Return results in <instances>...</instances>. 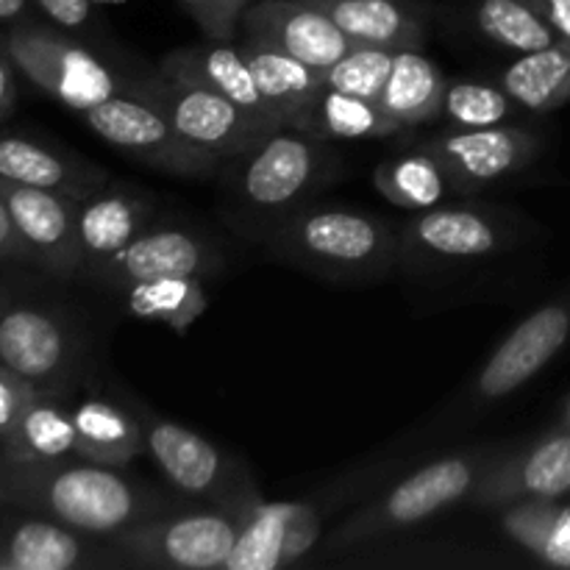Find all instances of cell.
I'll list each match as a JSON object with an SVG mask.
<instances>
[{
	"mask_svg": "<svg viewBox=\"0 0 570 570\" xmlns=\"http://www.w3.org/2000/svg\"><path fill=\"white\" fill-rule=\"evenodd\" d=\"M206 39L232 42L254 0H178Z\"/></svg>",
	"mask_w": 570,
	"mask_h": 570,
	"instance_id": "obj_37",
	"label": "cell"
},
{
	"mask_svg": "<svg viewBox=\"0 0 570 570\" xmlns=\"http://www.w3.org/2000/svg\"><path fill=\"white\" fill-rule=\"evenodd\" d=\"M156 217H159L156 198L148 189L115 178L78 200V243L83 254V273L126 248Z\"/></svg>",
	"mask_w": 570,
	"mask_h": 570,
	"instance_id": "obj_20",
	"label": "cell"
},
{
	"mask_svg": "<svg viewBox=\"0 0 570 570\" xmlns=\"http://www.w3.org/2000/svg\"><path fill=\"white\" fill-rule=\"evenodd\" d=\"M529 499H570V429L551 426L532 443L510 445L468 499L473 510H501Z\"/></svg>",
	"mask_w": 570,
	"mask_h": 570,
	"instance_id": "obj_17",
	"label": "cell"
},
{
	"mask_svg": "<svg viewBox=\"0 0 570 570\" xmlns=\"http://www.w3.org/2000/svg\"><path fill=\"white\" fill-rule=\"evenodd\" d=\"M340 28L360 45L423 48L426 14L412 0H317Z\"/></svg>",
	"mask_w": 570,
	"mask_h": 570,
	"instance_id": "obj_23",
	"label": "cell"
},
{
	"mask_svg": "<svg viewBox=\"0 0 570 570\" xmlns=\"http://www.w3.org/2000/svg\"><path fill=\"white\" fill-rule=\"evenodd\" d=\"M239 48H243L256 83H259L271 109L282 120V126H293L301 111L309 106V100L321 92L323 72L293 59L284 50L273 48V45L259 42V39L245 37Z\"/></svg>",
	"mask_w": 570,
	"mask_h": 570,
	"instance_id": "obj_25",
	"label": "cell"
},
{
	"mask_svg": "<svg viewBox=\"0 0 570 570\" xmlns=\"http://www.w3.org/2000/svg\"><path fill=\"white\" fill-rule=\"evenodd\" d=\"M471 22L479 37L515 56L560 39L532 0H473Z\"/></svg>",
	"mask_w": 570,
	"mask_h": 570,
	"instance_id": "obj_32",
	"label": "cell"
},
{
	"mask_svg": "<svg viewBox=\"0 0 570 570\" xmlns=\"http://www.w3.org/2000/svg\"><path fill=\"white\" fill-rule=\"evenodd\" d=\"M81 328L61 306L0 276V365L45 393L67 395L83 367Z\"/></svg>",
	"mask_w": 570,
	"mask_h": 570,
	"instance_id": "obj_5",
	"label": "cell"
},
{
	"mask_svg": "<svg viewBox=\"0 0 570 570\" xmlns=\"http://www.w3.org/2000/svg\"><path fill=\"white\" fill-rule=\"evenodd\" d=\"M95 3H120V0H95Z\"/></svg>",
	"mask_w": 570,
	"mask_h": 570,
	"instance_id": "obj_45",
	"label": "cell"
},
{
	"mask_svg": "<svg viewBox=\"0 0 570 570\" xmlns=\"http://www.w3.org/2000/svg\"><path fill=\"white\" fill-rule=\"evenodd\" d=\"M239 28L248 39L273 45L317 72H326L356 45L334 17L312 0H254Z\"/></svg>",
	"mask_w": 570,
	"mask_h": 570,
	"instance_id": "obj_18",
	"label": "cell"
},
{
	"mask_svg": "<svg viewBox=\"0 0 570 570\" xmlns=\"http://www.w3.org/2000/svg\"><path fill=\"white\" fill-rule=\"evenodd\" d=\"M399 50L395 48H379V45H360L356 42L348 53L340 61H334L326 72H323V83L343 92L356 95V98L379 100L387 83L390 70Z\"/></svg>",
	"mask_w": 570,
	"mask_h": 570,
	"instance_id": "obj_36",
	"label": "cell"
},
{
	"mask_svg": "<svg viewBox=\"0 0 570 570\" xmlns=\"http://www.w3.org/2000/svg\"><path fill=\"white\" fill-rule=\"evenodd\" d=\"M570 343V289L557 298L546 301L529 312L493 354L482 362L476 376L454 399V406L445 412V421L462 423L468 417L482 415L490 406L501 404L515 395L523 384L532 382L554 356Z\"/></svg>",
	"mask_w": 570,
	"mask_h": 570,
	"instance_id": "obj_9",
	"label": "cell"
},
{
	"mask_svg": "<svg viewBox=\"0 0 570 570\" xmlns=\"http://www.w3.org/2000/svg\"><path fill=\"white\" fill-rule=\"evenodd\" d=\"M0 178L22 187L56 189L78 200L111 181L109 170L76 150L11 131H0Z\"/></svg>",
	"mask_w": 570,
	"mask_h": 570,
	"instance_id": "obj_19",
	"label": "cell"
},
{
	"mask_svg": "<svg viewBox=\"0 0 570 570\" xmlns=\"http://www.w3.org/2000/svg\"><path fill=\"white\" fill-rule=\"evenodd\" d=\"M128 568L115 540L76 532L39 512L0 507V570Z\"/></svg>",
	"mask_w": 570,
	"mask_h": 570,
	"instance_id": "obj_15",
	"label": "cell"
},
{
	"mask_svg": "<svg viewBox=\"0 0 570 570\" xmlns=\"http://www.w3.org/2000/svg\"><path fill=\"white\" fill-rule=\"evenodd\" d=\"M161 67L170 70L187 72V76L198 78V81L209 83L220 95H226L232 104L248 111L254 120H259L265 128H278L282 120L271 104L262 95L259 83H256L254 70H250L248 59H245L243 48L232 42H217V39H206L200 45H187L161 59Z\"/></svg>",
	"mask_w": 570,
	"mask_h": 570,
	"instance_id": "obj_21",
	"label": "cell"
},
{
	"mask_svg": "<svg viewBox=\"0 0 570 570\" xmlns=\"http://www.w3.org/2000/svg\"><path fill=\"white\" fill-rule=\"evenodd\" d=\"M334 562L343 566H365V568H482V566H501L504 557L484 554V551H465L456 546H410V549H356L351 554L340 557Z\"/></svg>",
	"mask_w": 570,
	"mask_h": 570,
	"instance_id": "obj_35",
	"label": "cell"
},
{
	"mask_svg": "<svg viewBox=\"0 0 570 570\" xmlns=\"http://www.w3.org/2000/svg\"><path fill=\"white\" fill-rule=\"evenodd\" d=\"M81 120L109 148L145 167L181 178H209L223 161L209 150L187 142L173 122L128 83L126 92L83 111Z\"/></svg>",
	"mask_w": 570,
	"mask_h": 570,
	"instance_id": "obj_12",
	"label": "cell"
},
{
	"mask_svg": "<svg viewBox=\"0 0 570 570\" xmlns=\"http://www.w3.org/2000/svg\"><path fill=\"white\" fill-rule=\"evenodd\" d=\"M0 198L26 245L28 265L67 282H81L83 254L78 243V198L56 189L22 187L0 178Z\"/></svg>",
	"mask_w": 570,
	"mask_h": 570,
	"instance_id": "obj_16",
	"label": "cell"
},
{
	"mask_svg": "<svg viewBox=\"0 0 570 570\" xmlns=\"http://www.w3.org/2000/svg\"><path fill=\"white\" fill-rule=\"evenodd\" d=\"M76 421V456L100 462L111 468H128L145 456V432L137 410L104 399L87 395L72 404Z\"/></svg>",
	"mask_w": 570,
	"mask_h": 570,
	"instance_id": "obj_22",
	"label": "cell"
},
{
	"mask_svg": "<svg viewBox=\"0 0 570 570\" xmlns=\"http://www.w3.org/2000/svg\"><path fill=\"white\" fill-rule=\"evenodd\" d=\"M521 106L499 81L484 78H449L440 115L449 128H488L510 122Z\"/></svg>",
	"mask_w": 570,
	"mask_h": 570,
	"instance_id": "obj_34",
	"label": "cell"
},
{
	"mask_svg": "<svg viewBox=\"0 0 570 570\" xmlns=\"http://www.w3.org/2000/svg\"><path fill=\"white\" fill-rule=\"evenodd\" d=\"M0 33L20 76L76 115L126 92L131 83V78H122L92 48L56 26L22 20Z\"/></svg>",
	"mask_w": 570,
	"mask_h": 570,
	"instance_id": "obj_7",
	"label": "cell"
},
{
	"mask_svg": "<svg viewBox=\"0 0 570 570\" xmlns=\"http://www.w3.org/2000/svg\"><path fill=\"white\" fill-rule=\"evenodd\" d=\"M6 456L37 462L76 456V421L67 395L37 390L22 410L14 449Z\"/></svg>",
	"mask_w": 570,
	"mask_h": 570,
	"instance_id": "obj_31",
	"label": "cell"
},
{
	"mask_svg": "<svg viewBox=\"0 0 570 570\" xmlns=\"http://www.w3.org/2000/svg\"><path fill=\"white\" fill-rule=\"evenodd\" d=\"M521 109L549 115L570 104V39L518 53L495 76Z\"/></svg>",
	"mask_w": 570,
	"mask_h": 570,
	"instance_id": "obj_24",
	"label": "cell"
},
{
	"mask_svg": "<svg viewBox=\"0 0 570 570\" xmlns=\"http://www.w3.org/2000/svg\"><path fill=\"white\" fill-rule=\"evenodd\" d=\"M554 426L570 429V395H568V399H566V401H562L560 412H557V421H554Z\"/></svg>",
	"mask_w": 570,
	"mask_h": 570,
	"instance_id": "obj_44",
	"label": "cell"
},
{
	"mask_svg": "<svg viewBox=\"0 0 570 570\" xmlns=\"http://www.w3.org/2000/svg\"><path fill=\"white\" fill-rule=\"evenodd\" d=\"M293 126L326 139H379L401 131L393 117L382 109L379 100L356 98V95L323 83L321 92L309 100Z\"/></svg>",
	"mask_w": 570,
	"mask_h": 570,
	"instance_id": "obj_29",
	"label": "cell"
},
{
	"mask_svg": "<svg viewBox=\"0 0 570 570\" xmlns=\"http://www.w3.org/2000/svg\"><path fill=\"white\" fill-rule=\"evenodd\" d=\"M33 6L61 31H81L95 17V0H33Z\"/></svg>",
	"mask_w": 570,
	"mask_h": 570,
	"instance_id": "obj_39",
	"label": "cell"
},
{
	"mask_svg": "<svg viewBox=\"0 0 570 570\" xmlns=\"http://www.w3.org/2000/svg\"><path fill=\"white\" fill-rule=\"evenodd\" d=\"M373 184L382 193V198H387L399 209L410 212L434 209L440 204H449L451 198H460L445 167L421 142L412 150L382 161L373 170Z\"/></svg>",
	"mask_w": 570,
	"mask_h": 570,
	"instance_id": "obj_28",
	"label": "cell"
},
{
	"mask_svg": "<svg viewBox=\"0 0 570 570\" xmlns=\"http://www.w3.org/2000/svg\"><path fill=\"white\" fill-rule=\"evenodd\" d=\"M0 265H28L26 245H22L20 234L11 223L3 198H0Z\"/></svg>",
	"mask_w": 570,
	"mask_h": 570,
	"instance_id": "obj_41",
	"label": "cell"
},
{
	"mask_svg": "<svg viewBox=\"0 0 570 570\" xmlns=\"http://www.w3.org/2000/svg\"><path fill=\"white\" fill-rule=\"evenodd\" d=\"M540 9V14L549 20V26L554 28L557 37L570 39V0H532Z\"/></svg>",
	"mask_w": 570,
	"mask_h": 570,
	"instance_id": "obj_42",
	"label": "cell"
},
{
	"mask_svg": "<svg viewBox=\"0 0 570 570\" xmlns=\"http://www.w3.org/2000/svg\"><path fill=\"white\" fill-rule=\"evenodd\" d=\"M259 243L287 265L345 284H365L401 265V234L354 206H309L267 228Z\"/></svg>",
	"mask_w": 570,
	"mask_h": 570,
	"instance_id": "obj_4",
	"label": "cell"
},
{
	"mask_svg": "<svg viewBox=\"0 0 570 570\" xmlns=\"http://www.w3.org/2000/svg\"><path fill=\"white\" fill-rule=\"evenodd\" d=\"M17 92H20V67L14 65L3 33H0V126L14 115Z\"/></svg>",
	"mask_w": 570,
	"mask_h": 570,
	"instance_id": "obj_40",
	"label": "cell"
},
{
	"mask_svg": "<svg viewBox=\"0 0 570 570\" xmlns=\"http://www.w3.org/2000/svg\"><path fill=\"white\" fill-rule=\"evenodd\" d=\"M445 81V72L423 53V48H404L395 53L379 104L399 128L421 126L440 115Z\"/></svg>",
	"mask_w": 570,
	"mask_h": 570,
	"instance_id": "obj_27",
	"label": "cell"
},
{
	"mask_svg": "<svg viewBox=\"0 0 570 570\" xmlns=\"http://www.w3.org/2000/svg\"><path fill=\"white\" fill-rule=\"evenodd\" d=\"M256 501L181 507L120 532L115 546L128 568L223 570Z\"/></svg>",
	"mask_w": 570,
	"mask_h": 570,
	"instance_id": "obj_6",
	"label": "cell"
},
{
	"mask_svg": "<svg viewBox=\"0 0 570 570\" xmlns=\"http://www.w3.org/2000/svg\"><path fill=\"white\" fill-rule=\"evenodd\" d=\"M312 3H317V0H312Z\"/></svg>",
	"mask_w": 570,
	"mask_h": 570,
	"instance_id": "obj_46",
	"label": "cell"
},
{
	"mask_svg": "<svg viewBox=\"0 0 570 570\" xmlns=\"http://www.w3.org/2000/svg\"><path fill=\"white\" fill-rule=\"evenodd\" d=\"M223 267V254L209 234L181 220L156 217L122 250L98 262L81 276L106 293H122L137 282L159 276H212Z\"/></svg>",
	"mask_w": 570,
	"mask_h": 570,
	"instance_id": "obj_13",
	"label": "cell"
},
{
	"mask_svg": "<svg viewBox=\"0 0 570 570\" xmlns=\"http://www.w3.org/2000/svg\"><path fill=\"white\" fill-rule=\"evenodd\" d=\"M0 507L39 512L92 538H117L134 523L189 507L181 493L150 488L126 468L78 460H14L0 454Z\"/></svg>",
	"mask_w": 570,
	"mask_h": 570,
	"instance_id": "obj_1",
	"label": "cell"
},
{
	"mask_svg": "<svg viewBox=\"0 0 570 570\" xmlns=\"http://www.w3.org/2000/svg\"><path fill=\"white\" fill-rule=\"evenodd\" d=\"M454 181L460 198H473L482 189L495 187L507 178L527 170L543 150V139L532 128L488 126V128H449L423 139Z\"/></svg>",
	"mask_w": 570,
	"mask_h": 570,
	"instance_id": "obj_14",
	"label": "cell"
},
{
	"mask_svg": "<svg viewBox=\"0 0 570 570\" xmlns=\"http://www.w3.org/2000/svg\"><path fill=\"white\" fill-rule=\"evenodd\" d=\"M131 87L150 100L187 142L209 150L220 161L243 154L273 128L239 109L237 104L187 72L156 67L145 78H131Z\"/></svg>",
	"mask_w": 570,
	"mask_h": 570,
	"instance_id": "obj_11",
	"label": "cell"
},
{
	"mask_svg": "<svg viewBox=\"0 0 570 570\" xmlns=\"http://www.w3.org/2000/svg\"><path fill=\"white\" fill-rule=\"evenodd\" d=\"M501 532L549 568L570 570V501L529 499L501 507Z\"/></svg>",
	"mask_w": 570,
	"mask_h": 570,
	"instance_id": "obj_26",
	"label": "cell"
},
{
	"mask_svg": "<svg viewBox=\"0 0 570 570\" xmlns=\"http://www.w3.org/2000/svg\"><path fill=\"white\" fill-rule=\"evenodd\" d=\"M289 501H265L250 510L232 557L223 570H282L289 568Z\"/></svg>",
	"mask_w": 570,
	"mask_h": 570,
	"instance_id": "obj_33",
	"label": "cell"
},
{
	"mask_svg": "<svg viewBox=\"0 0 570 570\" xmlns=\"http://www.w3.org/2000/svg\"><path fill=\"white\" fill-rule=\"evenodd\" d=\"M527 239V223L504 206L462 200L440 204L412 217L401 232V265L432 271L471 265L518 248Z\"/></svg>",
	"mask_w": 570,
	"mask_h": 570,
	"instance_id": "obj_8",
	"label": "cell"
},
{
	"mask_svg": "<svg viewBox=\"0 0 570 570\" xmlns=\"http://www.w3.org/2000/svg\"><path fill=\"white\" fill-rule=\"evenodd\" d=\"M33 0H0V26H17L22 20H31Z\"/></svg>",
	"mask_w": 570,
	"mask_h": 570,
	"instance_id": "obj_43",
	"label": "cell"
},
{
	"mask_svg": "<svg viewBox=\"0 0 570 570\" xmlns=\"http://www.w3.org/2000/svg\"><path fill=\"white\" fill-rule=\"evenodd\" d=\"M220 176L232 198L228 220L259 239L337 176V156L326 139L298 126H278L223 161Z\"/></svg>",
	"mask_w": 570,
	"mask_h": 570,
	"instance_id": "obj_2",
	"label": "cell"
},
{
	"mask_svg": "<svg viewBox=\"0 0 570 570\" xmlns=\"http://www.w3.org/2000/svg\"><path fill=\"white\" fill-rule=\"evenodd\" d=\"M507 449L510 443H482L451 451L421 465L401 482L382 488L326 534L321 560L334 562L356 549L379 546L434 521L454 507L468 504L484 473Z\"/></svg>",
	"mask_w": 570,
	"mask_h": 570,
	"instance_id": "obj_3",
	"label": "cell"
},
{
	"mask_svg": "<svg viewBox=\"0 0 570 570\" xmlns=\"http://www.w3.org/2000/svg\"><path fill=\"white\" fill-rule=\"evenodd\" d=\"M33 393H37L33 384L17 376L11 367L0 365V454H9L14 449L22 410H26Z\"/></svg>",
	"mask_w": 570,
	"mask_h": 570,
	"instance_id": "obj_38",
	"label": "cell"
},
{
	"mask_svg": "<svg viewBox=\"0 0 570 570\" xmlns=\"http://www.w3.org/2000/svg\"><path fill=\"white\" fill-rule=\"evenodd\" d=\"M145 432V451L176 493L204 504H234L262 499L254 473L239 456L193 432L184 423L137 406Z\"/></svg>",
	"mask_w": 570,
	"mask_h": 570,
	"instance_id": "obj_10",
	"label": "cell"
},
{
	"mask_svg": "<svg viewBox=\"0 0 570 570\" xmlns=\"http://www.w3.org/2000/svg\"><path fill=\"white\" fill-rule=\"evenodd\" d=\"M204 276H159L137 282L117 293L122 309L139 321L161 323L170 332L187 334L209 306Z\"/></svg>",
	"mask_w": 570,
	"mask_h": 570,
	"instance_id": "obj_30",
	"label": "cell"
}]
</instances>
